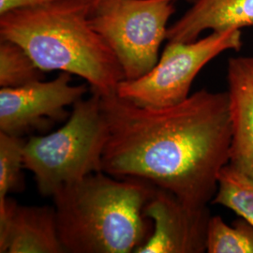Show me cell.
Returning <instances> with one entry per match:
<instances>
[{
  "mask_svg": "<svg viewBox=\"0 0 253 253\" xmlns=\"http://www.w3.org/2000/svg\"><path fill=\"white\" fill-rule=\"evenodd\" d=\"M173 1H179V0H173ZM182 1H185V2H188V3H192L194 0H182Z\"/></svg>",
  "mask_w": 253,
  "mask_h": 253,
  "instance_id": "17",
  "label": "cell"
},
{
  "mask_svg": "<svg viewBox=\"0 0 253 253\" xmlns=\"http://www.w3.org/2000/svg\"><path fill=\"white\" fill-rule=\"evenodd\" d=\"M0 253H66L54 207L0 200Z\"/></svg>",
  "mask_w": 253,
  "mask_h": 253,
  "instance_id": "9",
  "label": "cell"
},
{
  "mask_svg": "<svg viewBox=\"0 0 253 253\" xmlns=\"http://www.w3.org/2000/svg\"><path fill=\"white\" fill-rule=\"evenodd\" d=\"M253 27V0H194L168 28L170 42H190L206 31H226Z\"/></svg>",
  "mask_w": 253,
  "mask_h": 253,
  "instance_id": "11",
  "label": "cell"
},
{
  "mask_svg": "<svg viewBox=\"0 0 253 253\" xmlns=\"http://www.w3.org/2000/svg\"><path fill=\"white\" fill-rule=\"evenodd\" d=\"M152 233L135 253H202L207 252L210 213L208 206L194 207L172 192L156 188L144 208Z\"/></svg>",
  "mask_w": 253,
  "mask_h": 253,
  "instance_id": "8",
  "label": "cell"
},
{
  "mask_svg": "<svg viewBox=\"0 0 253 253\" xmlns=\"http://www.w3.org/2000/svg\"><path fill=\"white\" fill-rule=\"evenodd\" d=\"M108 139L102 172L137 178L194 207L212 202L230 163L232 118L228 91H197L163 108L137 105L117 92L100 95Z\"/></svg>",
  "mask_w": 253,
  "mask_h": 253,
  "instance_id": "1",
  "label": "cell"
},
{
  "mask_svg": "<svg viewBox=\"0 0 253 253\" xmlns=\"http://www.w3.org/2000/svg\"><path fill=\"white\" fill-rule=\"evenodd\" d=\"M208 253H253V226L239 217L232 225L219 216L210 217L207 234Z\"/></svg>",
  "mask_w": 253,
  "mask_h": 253,
  "instance_id": "13",
  "label": "cell"
},
{
  "mask_svg": "<svg viewBox=\"0 0 253 253\" xmlns=\"http://www.w3.org/2000/svg\"><path fill=\"white\" fill-rule=\"evenodd\" d=\"M173 0H96L92 27L104 39L120 64L125 80H135L159 61L167 40Z\"/></svg>",
  "mask_w": 253,
  "mask_h": 253,
  "instance_id": "5",
  "label": "cell"
},
{
  "mask_svg": "<svg viewBox=\"0 0 253 253\" xmlns=\"http://www.w3.org/2000/svg\"><path fill=\"white\" fill-rule=\"evenodd\" d=\"M26 142L20 136L0 131V200L21 189Z\"/></svg>",
  "mask_w": 253,
  "mask_h": 253,
  "instance_id": "15",
  "label": "cell"
},
{
  "mask_svg": "<svg viewBox=\"0 0 253 253\" xmlns=\"http://www.w3.org/2000/svg\"><path fill=\"white\" fill-rule=\"evenodd\" d=\"M92 0H57L0 15V38L25 49L45 72L77 75L92 92H117L125 80L118 58L92 27Z\"/></svg>",
  "mask_w": 253,
  "mask_h": 253,
  "instance_id": "2",
  "label": "cell"
},
{
  "mask_svg": "<svg viewBox=\"0 0 253 253\" xmlns=\"http://www.w3.org/2000/svg\"><path fill=\"white\" fill-rule=\"evenodd\" d=\"M212 203L231 209L253 226V179L230 163L219 172Z\"/></svg>",
  "mask_w": 253,
  "mask_h": 253,
  "instance_id": "12",
  "label": "cell"
},
{
  "mask_svg": "<svg viewBox=\"0 0 253 253\" xmlns=\"http://www.w3.org/2000/svg\"><path fill=\"white\" fill-rule=\"evenodd\" d=\"M108 139L100 95L78 100L63 126L47 135L33 136L24 149L25 169L32 172L39 192L52 197L65 185L101 172Z\"/></svg>",
  "mask_w": 253,
  "mask_h": 253,
  "instance_id": "4",
  "label": "cell"
},
{
  "mask_svg": "<svg viewBox=\"0 0 253 253\" xmlns=\"http://www.w3.org/2000/svg\"><path fill=\"white\" fill-rule=\"evenodd\" d=\"M0 86L19 87L43 80L42 71L24 48L8 40L0 39Z\"/></svg>",
  "mask_w": 253,
  "mask_h": 253,
  "instance_id": "14",
  "label": "cell"
},
{
  "mask_svg": "<svg viewBox=\"0 0 253 253\" xmlns=\"http://www.w3.org/2000/svg\"><path fill=\"white\" fill-rule=\"evenodd\" d=\"M57 0H0V15L17 9L33 8Z\"/></svg>",
  "mask_w": 253,
  "mask_h": 253,
  "instance_id": "16",
  "label": "cell"
},
{
  "mask_svg": "<svg viewBox=\"0 0 253 253\" xmlns=\"http://www.w3.org/2000/svg\"><path fill=\"white\" fill-rule=\"evenodd\" d=\"M156 188L101 171L58 189L52 198L66 253H136L152 233L144 208Z\"/></svg>",
  "mask_w": 253,
  "mask_h": 253,
  "instance_id": "3",
  "label": "cell"
},
{
  "mask_svg": "<svg viewBox=\"0 0 253 253\" xmlns=\"http://www.w3.org/2000/svg\"><path fill=\"white\" fill-rule=\"evenodd\" d=\"M72 74L0 90V131L22 136L42 131L68 117L67 107L82 100L87 85L71 84Z\"/></svg>",
  "mask_w": 253,
  "mask_h": 253,
  "instance_id": "7",
  "label": "cell"
},
{
  "mask_svg": "<svg viewBox=\"0 0 253 253\" xmlns=\"http://www.w3.org/2000/svg\"><path fill=\"white\" fill-rule=\"evenodd\" d=\"M227 81L232 118L229 163L253 179V57H231Z\"/></svg>",
  "mask_w": 253,
  "mask_h": 253,
  "instance_id": "10",
  "label": "cell"
},
{
  "mask_svg": "<svg viewBox=\"0 0 253 253\" xmlns=\"http://www.w3.org/2000/svg\"><path fill=\"white\" fill-rule=\"evenodd\" d=\"M95 1H96V0H92V2H95Z\"/></svg>",
  "mask_w": 253,
  "mask_h": 253,
  "instance_id": "18",
  "label": "cell"
},
{
  "mask_svg": "<svg viewBox=\"0 0 253 253\" xmlns=\"http://www.w3.org/2000/svg\"><path fill=\"white\" fill-rule=\"evenodd\" d=\"M242 46L240 29L212 31L190 42H170L153 69L135 80H124L117 94L137 105L163 108L178 104L190 96L192 83L202 69L226 51Z\"/></svg>",
  "mask_w": 253,
  "mask_h": 253,
  "instance_id": "6",
  "label": "cell"
}]
</instances>
